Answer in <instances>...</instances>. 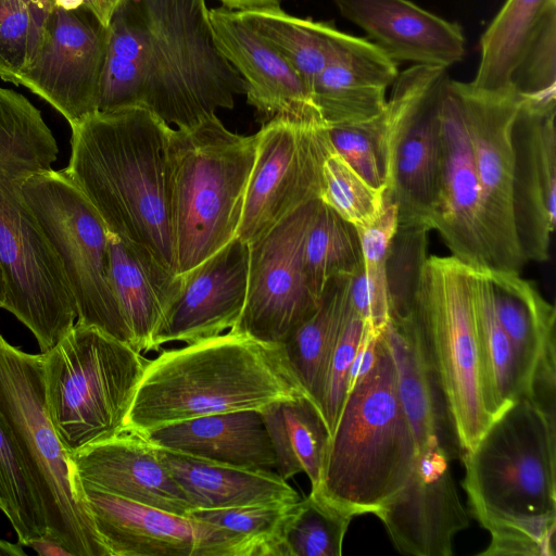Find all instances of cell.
I'll list each match as a JSON object with an SVG mask.
<instances>
[{
  "label": "cell",
  "instance_id": "27",
  "mask_svg": "<svg viewBox=\"0 0 556 556\" xmlns=\"http://www.w3.org/2000/svg\"><path fill=\"white\" fill-rule=\"evenodd\" d=\"M154 446L215 464L273 470L275 454L256 409L206 415L142 433Z\"/></svg>",
  "mask_w": 556,
  "mask_h": 556
},
{
  "label": "cell",
  "instance_id": "39",
  "mask_svg": "<svg viewBox=\"0 0 556 556\" xmlns=\"http://www.w3.org/2000/svg\"><path fill=\"white\" fill-rule=\"evenodd\" d=\"M0 509L21 544L47 536V523L14 435L0 413Z\"/></svg>",
  "mask_w": 556,
  "mask_h": 556
},
{
  "label": "cell",
  "instance_id": "16",
  "mask_svg": "<svg viewBox=\"0 0 556 556\" xmlns=\"http://www.w3.org/2000/svg\"><path fill=\"white\" fill-rule=\"evenodd\" d=\"M106 27L84 5L52 8L27 68L14 80L74 126L98 111Z\"/></svg>",
  "mask_w": 556,
  "mask_h": 556
},
{
  "label": "cell",
  "instance_id": "40",
  "mask_svg": "<svg viewBox=\"0 0 556 556\" xmlns=\"http://www.w3.org/2000/svg\"><path fill=\"white\" fill-rule=\"evenodd\" d=\"M58 146L41 113L24 96L0 87V157H17L52 169Z\"/></svg>",
  "mask_w": 556,
  "mask_h": 556
},
{
  "label": "cell",
  "instance_id": "52",
  "mask_svg": "<svg viewBox=\"0 0 556 556\" xmlns=\"http://www.w3.org/2000/svg\"><path fill=\"white\" fill-rule=\"evenodd\" d=\"M222 7L237 12L280 5L282 0H218Z\"/></svg>",
  "mask_w": 556,
  "mask_h": 556
},
{
  "label": "cell",
  "instance_id": "26",
  "mask_svg": "<svg viewBox=\"0 0 556 556\" xmlns=\"http://www.w3.org/2000/svg\"><path fill=\"white\" fill-rule=\"evenodd\" d=\"M109 279L129 336L139 353L159 351L156 337L178 298L184 276L151 252L108 230Z\"/></svg>",
  "mask_w": 556,
  "mask_h": 556
},
{
  "label": "cell",
  "instance_id": "24",
  "mask_svg": "<svg viewBox=\"0 0 556 556\" xmlns=\"http://www.w3.org/2000/svg\"><path fill=\"white\" fill-rule=\"evenodd\" d=\"M339 13L362 28L396 63L447 70L465 55L459 24L409 0H332Z\"/></svg>",
  "mask_w": 556,
  "mask_h": 556
},
{
  "label": "cell",
  "instance_id": "38",
  "mask_svg": "<svg viewBox=\"0 0 556 556\" xmlns=\"http://www.w3.org/2000/svg\"><path fill=\"white\" fill-rule=\"evenodd\" d=\"M353 517L320 495L291 504L282 522L285 556H340Z\"/></svg>",
  "mask_w": 556,
  "mask_h": 556
},
{
  "label": "cell",
  "instance_id": "18",
  "mask_svg": "<svg viewBox=\"0 0 556 556\" xmlns=\"http://www.w3.org/2000/svg\"><path fill=\"white\" fill-rule=\"evenodd\" d=\"M454 457L439 442L418 450L404 485L375 513L402 554L451 556L455 534L468 527L450 469Z\"/></svg>",
  "mask_w": 556,
  "mask_h": 556
},
{
  "label": "cell",
  "instance_id": "13",
  "mask_svg": "<svg viewBox=\"0 0 556 556\" xmlns=\"http://www.w3.org/2000/svg\"><path fill=\"white\" fill-rule=\"evenodd\" d=\"M478 176L490 267L520 271L522 257L513 207V127L521 98L513 89L485 90L452 79Z\"/></svg>",
  "mask_w": 556,
  "mask_h": 556
},
{
  "label": "cell",
  "instance_id": "23",
  "mask_svg": "<svg viewBox=\"0 0 556 556\" xmlns=\"http://www.w3.org/2000/svg\"><path fill=\"white\" fill-rule=\"evenodd\" d=\"M71 459L79 480L100 491L181 516L193 510L160 448L140 432L125 428Z\"/></svg>",
  "mask_w": 556,
  "mask_h": 556
},
{
  "label": "cell",
  "instance_id": "55",
  "mask_svg": "<svg viewBox=\"0 0 556 556\" xmlns=\"http://www.w3.org/2000/svg\"><path fill=\"white\" fill-rule=\"evenodd\" d=\"M7 300V288H5V281L2 273V268L0 265V307H4Z\"/></svg>",
  "mask_w": 556,
  "mask_h": 556
},
{
  "label": "cell",
  "instance_id": "46",
  "mask_svg": "<svg viewBox=\"0 0 556 556\" xmlns=\"http://www.w3.org/2000/svg\"><path fill=\"white\" fill-rule=\"evenodd\" d=\"M513 89L536 102L556 101V7L542 21L511 77Z\"/></svg>",
  "mask_w": 556,
  "mask_h": 556
},
{
  "label": "cell",
  "instance_id": "12",
  "mask_svg": "<svg viewBox=\"0 0 556 556\" xmlns=\"http://www.w3.org/2000/svg\"><path fill=\"white\" fill-rule=\"evenodd\" d=\"M255 135L256 155L236 236L248 244L319 199L324 162L333 152L323 123L275 117Z\"/></svg>",
  "mask_w": 556,
  "mask_h": 556
},
{
  "label": "cell",
  "instance_id": "7",
  "mask_svg": "<svg viewBox=\"0 0 556 556\" xmlns=\"http://www.w3.org/2000/svg\"><path fill=\"white\" fill-rule=\"evenodd\" d=\"M412 323L443 393L460 450L473 446L495 416L475 306V268L454 256L428 257Z\"/></svg>",
  "mask_w": 556,
  "mask_h": 556
},
{
  "label": "cell",
  "instance_id": "3",
  "mask_svg": "<svg viewBox=\"0 0 556 556\" xmlns=\"http://www.w3.org/2000/svg\"><path fill=\"white\" fill-rule=\"evenodd\" d=\"M417 444L401 404L382 336L372 368L348 391L311 490L351 515L375 513L406 482Z\"/></svg>",
  "mask_w": 556,
  "mask_h": 556
},
{
  "label": "cell",
  "instance_id": "42",
  "mask_svg": "<svg viewBox=\"0 0 556 556\" xmlns=\"http://www.w3.org/2000/svg\"><path fill=\"white\" fill-rule=\"evenodd\" d=\"M386 191L368 184L334 151L324 162L319 200L356 229L368 227L381 216Z\"/></svg>",
  "mask_w": 556,
  "mask_h": 556
},
{
  "label": "cell",
  "instance_id": "35",
  "mask_svg": "<svg viewBox=\"0 0 556 556\" xmlns=\"http://www.w3.org/2000/svg\"><path fill=\"white\" fill-rule=\"evenodd\" d=\"M106 31L98 111L142 104L147 39L134 0H124L117 7Z\"/></svg>",
  "mask_w": 556,
  "mask_h": 556
},
{
  "label": "cell",
  "instance_id": "11",
  "mask_svg": "<svg viewBox=\"0 0 556 556\" xmlns=\"http://www.w3.org/2000/svg\"><path fill=\"white\" fill-rule=\"evenodd\" d=\"M23 198L56 254L77 309V323L129 345L109 279L108 228L63 170L28 176Z\"/></svg>",
  "mask_w": 556,
  "mask_h": 556
},
{
  "label": "cell",
  "instance_id": "8",
  "mask_svg": "<svg viewBox=\"0 0 556 556\" xmlns=\"http://www.w3.org/2000/svg\"><path fill=\"white\" fill-rule=\"evenodd\" d=\"M41 354L48 413L70 455L125 429L149 361L142 353L76 321Z\"/></svg>",
  "mask_w": 556,
  "mask_h": 556
},
{
  "label": "cell",
  "instance_id": "22",
  "mask_svg": "<svg viewBox=\"0 0 556 556\" xmlns=\"http://www.w3.org/2000/svg\"><path fill=\"white\" fill-rule=\"evenodd\" d=\"M210 21L219 51L242 78L262 124L275 117L325 124L294 68L237 11L210 9Z\"/></svg>",
  "mask_w": 556,
  "mask_h": 556
},
{
  "label": "cell",
  "instance_id": "4",
  "mask_svg": "<svg viewBox=\"0 0 556 556\" xmlns=\"http://www.w3.org/2000/svg\"><path fill=\"white\" fill-rule=\"evenodd\" d=\"M255 155L256 135L229 130L216 114L172 128L169 198L179 274L236 238Z\"/></svg>",
  "mask_w": 556,
  "mask_h": 556
},
{
  "label": "cell",
  "instance_id": "49",
  "mask_svg": "<svg viewBox=\"0 0 556 556\" xmlns=\"http://www.w3.org/2000/svg\"><path fill=\"white\" fill-rule=\"evenodd\" d=\"M327 128L333 151L368 184L387 189V163L366 123Z\"/></svg>",
  "mask_w": 556,
  "mask_h": 556
},
{
  "label": "cell",
  "instance_id": "36",
  "mask_svg": "<svg viewBox=\"0 0 556 556\" xmlns=\"http://www.w3.org/2000/svg\"><path fill=\"white\" fill-rule=\"evenodd\" d=\"M304 269L316 298L333 277L353 276L363 267L357 229L319 200L304 243Z\"/></svg>",
  "mask_w": 556,
  "mask_h": 556
},
{
  "label": "cell",
  "instance_id": "17",
  "mask_svg": "<svg viewBox=\"0 0 556 556\" xmlns=\"http://www.w3.org/2000/svg\"><path fill=\"white\" fill-rule=\"evenodd\" d=\"M80 485L111 556H243L240 539L226 529L128 501L81 481Z\"/></svg>",
  "mask_w": 556,
  "mask_h": 556
},
{
  "label": "cell",
  "instance_id": "53",
  "mask_svg": "<svg viewBox=\"0 0 556 556\" xmlns=\"http://www.w3.org/2000/svg\"><path fill=\"white\" fill-rule=\"evenodd\" d=\"M25 552L20 544L0 539V556H24Z\"/></svg>",
  "mask_w": 556,
  "mask_h": 556
},
{
  "label": "cell",
  "instance_id": "45",
  "mask_svg": "<svg viewBox=\"0 0 556 556\" xmlns=\"http://www.w3.org/2000/svg\"><path fill=\"white\" fill-rule=\"evenodd\" d=\"M396 228L397 207L386 191V204L381 216L368 227L357 229L371 304L368 324L378 330H382L389 320L386 260Z\"/></svg>",
  "mask_w": 556,
  "mask_h": 556
},
{
  "label": "cell",
  "instance_id": "28",
  "mask_svg": "<svg viewBox=\"0 0 556 556\" xmlns=\"http://www.w3.org/2000/svg\"><path fill=\"white\" fill-rule=\"evenodd\" d=\"M381 332L393 358L397 394L417 451L439 442L458 456L460 446L443 393L412 318L405 323L389 319Z\"/></svg>",
  "mask_w": 556,
  "mask_h": 556
},
{
  "label": "cell",
  "instance_id": "19",
  "mask_svg": "<svg viewBox=\"0 0 556 556\" xmlns=\"http://www.w3.org/2000/svg\"><path fill=\"white\" fill-rule=\"evenodd\" d=\"M555 115L556 102L521 98L513 127L514 219L526 263L549 258L556 224Z\"/></svg>",
  "mask_w": 556,
  "mask_h": 556
},
{
  "label": "cell",
  "instance_id": "33",
  "mask_svg": "<svg viewBox=\"0 0 556 556\" xmlns=\"http://www.w3.org/2000/svg\"><path fill=\"white\" fill-rule=\"evenodd\" d=\"M238 14L294 68L311 96L316 77L346 36L329 22L301 18L287 13L280 5Z\"/></svg>",
  "mask_w": 556,
  "mask_h": 556
},
{
  "label": "cell",
  "instance_id": "29",
  "mask_svg": "<svg viewBox=\"0 0 556 556\" xmlns=\"http://www.w3.org/2000/svg\"><path fill=\"white\" fill-rule=\"evenodd\" d=\"M194 509L286 506L300 500L277 471L210 463L160 448Z\"/></svg>",
  "mask_w": 556,
  "mask_h": 556
},
{
  "label": "cell",
  "instance_id": "6",
  "mask_svg": "<svg viewBox=\"0 0 556 556\" xmlns=\"http://www.w3.org/2000/svg\"><path fill=\"white\" fill-rule=\"evenodd\" d=\"M0 413L39 497L47 536L72 556H111L98 534L70 453L50 419L42 354H29L0 333Z\"/></svg>",
  "mask_w": 556,
  "mask_h": 556
},
{
  "label": "cell",
  "instance_id": "48",
  "mask_svg": "<svg viewBox=\"0 0 556 556\" xmlns=\"http://www.w3.org/2000/svg\"><path fill=\"white\" fill-rule=\"evenodd\" d=\"M485 529L491 542L480 555H555L556 517L500 521Z\"/></svg>",
  "mask_w": 556,
  "mask_h": 556
},
{
  "label": "cell",
  "instance_id": "51",
  "mask_svg": "<svg viewBox=\"0 0 556 556\" xmlns=\"http://www.w3.org/2000/svg\"><path fill=\"white\" fill-rule=\"evenodd\" d=\"M28 546L41 556H72L62 544L48 536L35 540Z\"/></svg>",
  "mask_w": 556,
  "mask_h": 556
},
{
  "label": "cell",
  "instance_id": "14",
  "mask_svg": "<svg viewBox=\"0 0 556 556\" xmlns=\"http://www.w3.org/2000/svg\"><path fill=\"white\" fill-rule=\"evenodd\" d=\"M446 75L442 68L417 67L392 87L387 193L401 225L432 229L441 157L439 91Z\"/></svg>",
  "mask_w": 556,
  "mask_h": 556
},
{
  "label": "cell",
  "instance_id": "47",
  "mask_svg": "<svg viewBox=\"0 0 556 556\" xmlns=\"http://www.w3.org/2000/svg\"><path fill=\"white\" fill-rule=\"evenodd\" d=\"M365 321L350 308L338 333L327 371L320 412L331 434L348 393L350 371L363 338Z\"/></svg>",
  "mask_w": 556,
  "mask_h": 556
},
{
  "label": "cell",
  "instance_id": "37",
  "mask_svg": "<svg viewBox=\"0 0 556 556\" xmlns=\"http://www.w3.org/2000/svg\"><path fill=\"white\" fill-rule=\"evenodd\" d=\"M475 306L481 356L495 415L522 395L513 346L496 316L486 268H475Z\"/></svg>",
  "mask_w": 556,
  "mask_h": 556
},
{
  "label": "cell",
  "instance_id": "21",
  "mask_svg": "<svg viewBox=\"0 0 556 556\" xmlns=\"http://www.w3.org/2000/svg\"><path fill=\"white\" fill-rule=\"evenodd\" d=\"M249 244L233 238L204 262L182 274V287L156 337V348L207 340L231 329L244 307Z\"/></svg>",
  "mask_w": 556,
  "mask_h": 556
},
{
  "label": "cell",
  "instance_id": "32",
  "mask_svg": "<svg viewBox=\"0 0 556 556\" xmlns=\"http://www.w3.org/2000/svg\"><path fill=\"white\" fill-rule=\"evenodd\" d=\"M351 277L328 280L315 313L282 342L291 369L319 410L331 352L350 308Z\"/></svg>",
  "mask_w": 556,
  "mask_h": 556
},
{
  "label": "cell",
  "instance_id": "15",
  "mask_svg": "<svg viewBox=\"0 0 556 556\" xmlns=\"http://www.w3.org/2000/svg\"><path fill=\"white\" fill-rule=\"evenodd\" d=\"M319 199L293 211L249 243L243 311L229 330L268 343H282L318 307L304 269V243Z\"/></svg>",
  "mask_w": 556,
  "mask_h": 556
},
{
  "label": "cell",
  "instance_id": "43",
  "mask_svg": "<svg viewBox=\"0 0 556 556\" xmlns=\"http://www.w3.org/2000/svg\"><path fill=\"white\" fill-rule=\"evenodd\" d=\"M289 506L194 509L189 516L235 533L243 556H285L281 533Z\"/></svg>",
  "mask_w": 556,
  "mask_h": 556
},
{
  "label": "cell",
  "instance_id": "54",
  "mask_svg": "<svg viewBox=\"0 0 556 556\" xmlns=\"http://www.w3.org/2000/svg\"><path fill=\"white\" fill-rule=\"evenodd\" d=\"M37 11L48 13L52 7L50 0H22Z\"/></svg>",
  "mask_w": 556,
  "mask_h": 556
},
{
  "label": "cell",
  "instance_id": "50",
  "mask_svg": "<svg viewBox=\"0 0 556 556\" xmlns=\"http://www.w3.org/2000/svg\"><path fill=\"white\" fill-rule=\"evenodd\" d=\"M124 0H85L87 8L105 27H108L112 15Z\"/></svg>",
  "mask_w": 556,
  "mask_h": 556
},
{
  "label": "cell",
  "instance_id": "44",
  "mask_svg": "<svg viewBox=\"0 0 556 556\" xmlns=\"http://www.w3.org/2000/svg\"><path fill=\"white\" fill-rule=\"evenodd\" d=\"M48 13L35 10L22 0H0L1 79L14 83L27 68Z\"/></svg>",
  "mask_w": 556,
  "mask_h": 556
},
{
  "label": "cell",
  "instance_id": "9",
  "mask_svg": "<svg viewBox=\"0 0 556 556\" xmlns=\"http://www.w3.org/2000/svg\"><path fill=\"white\" fill-rule=\"evenodd\" d=\"M555 420L519 396L463 454L470 513L485 528L506 520L556 517Z\"/></svg>",
  "mask_w": 556,
  "mask_h": 556
},
{
  "label": "cell",
  "instance_id": "30",
  "mask_svg": "<svg viewBox=\"0 0 556 556\" xmlns=\"http://www.w3.org/2000/svg\"><path fill=\"white\" fill-rule=\"evenodd\" d=\"M519 273L486 267L496 316L513 346L525 396L542 356L555 346L556 311Z\"/></svg>",
  "mask_w": 556,
  "mask_h": 556
},
{
  "label": "cell",
  "instance_id": "25",
  "mask_svg": "<svg viewBox=\"0 0 556 556\" xmlns=\"http://www.w3.org/2000/svg\"><path fill=\"white\" fill-rule=\"evenodd\" d=\"M397 64L367 38L346 34L316 77L312 99L327 127L366 122L387 103Z\"/></svg>",
  "mask_w": 556,
  "mask_h": 556
},
{
  "label": "cell",
  "instance_id": "20",
  "mask_svg": "<svg viewBox=\"0 0 556 556\" xmlns=\"http://www.w3.org/2000/svg\"><path fill=\"white\" fill-rule=\"evenodd\" d=\"M439 119L441 157L431 227L452 256L472 268H486L490 263L480 187L466 124L448 75L440 85Z\"/></svg>",
  "mask_w": 556,
  "mask_h": 556
},
{
  "label": "cell",
  "instance_id": "1",
  "mask_svg": "<svg viewBox=\"0 0 556 556\" xmlns=\"http://www.w3.org/2000/svg\"><path fill=\"white\" fill-rule=\"evenodd\" d=\"M71 128L72 153L63 172L110 232L177 271L169 198L172 127L136 104L97 111Z\"/></svg>",
  "mask_w": 556,
  "mask_h": 556
},
{
  "label": "cell",
  "instance_id": "2",
  "mask_svg": "<svg viewBox=\"0 0 556 556\" xmlns=\"http://www.w3.org/2000/svg\"><path fill=\"white\" fill-rule=\"evenodd\" d=\"M300 395L307 394L282 343L228 330L149 359L125 428L143 433L206 415L261 410Z\"/></svg>",
  "mask_w": 556,
  "mask_h": 556
},
{
  "label": "cell",
  "instance_id": "31",
  "mask_svg": "<svg viewBox=\"0 0 556 556\" xmlns=\"http://www.w3.org/2000/svg\"><path fill=\"white\" fill-rule=\"evenodd\" d=\"M261 415L275 454L277 473L285 480L305 473L311 490L320 482L329 430L317 405L307 396L274 402Z\"/></svg>",
  "mask_w": 556,
  "mask_h": 556
},
{
  "label": "cell",
  "instance_id": "10",
  "mask_svg": "<svg viewBox=\"0 0 556 556\" xmlns=\"http://www.w3.org/2000/svg\"><path fill=\"white\" fill-rule=\"evenodd\" d=\"M39 172L45 170L33 162L0 159V265L3 308L33 332L43 353L73 327L77 309L62 265L21 191Z\"/></svg>",
  "mask_w": 556,
  "mask_h": 556
},
{
  "label": "cell",
  "instance_id": "41",
  "mask_svg": "<svg viewBox=\"0 0 556 556\" xmlns=\"http://www.w3.org/2000/svg\"><path fill=\"white\" fill-rule=\"evenodd\" d=\"M426 225H401L389 244L386 260V280L389 319L405 323L412 318L415 296L428 260Z\"/></svg>",
  "mask_w": 556,
  "mask_h": 556
},
{
  "label": "cell",
  "instance_id": "34",
  "mask_svg": "<svg viewBox=\"0 0 556 556\" xmlns=\"http://www.w3.org/2000/svg\"><path fill=\"white\" fill-rule=\"evenodd\" d=\"M556 0H506L480 39L472 81L485 90L513 88L511 77L527 47Z\"/></svg>",
  "mask_w": 556,
  "mask_h": 556
},
{
  "label": "cell",
  "instance_id": "5",
  "mask_svg": "<svg viewBox=\"0 0 556 556\" xmlns=\"http://www.w3.org/2000/svg\"><path fill=\"white\" fill-rule=\"evenodd\" d=\"M147 39L142 105L169 126L230 110L242 78L219 51L206 0H134Z\"/></svg>",
  "mask_w": 556,
  "mask_h": 556
}]
</instances>
